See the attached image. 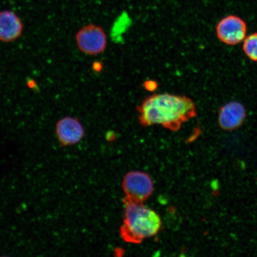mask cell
Listing matches in <instances>:
<instances>
[{"mask_svg":"<svg viewBox=\"0 0 257 257\" xmlns=\"http://www.w3.org/2000/svg\"><path fill=\"white\" fill-rule=\"evenodd\" d=\"M123 188L126 200L143 202L152 195L153 180L147 173L141 171L128 173L123 182Z\"/></svg>","mask_w":257,"mask_h":257,"instance_id":"4","label":"cell"},{"mask_svg":"<svg viewBox=\"0 0 257 257\" xmlns=\"http://www.w3.org/2000/svg\"><path fill=\"white\" fill-rule=\"evenodd\" d=\"M246 116V109L242 104L237 101H230L220 108L218 124L224 131L235 130L243 123Z\"/></svg>","mask_w":257,"mask_h":257,"instance_id":"7","label":"cell"},{"mask_svg":"<svg viewBox=\"0 0 257 257\" xmlns=\"http://www.w3.org/2000/svg\"><path fill=\"white\" fill-rule=\"evenodd\" d=\"M55 134L61 146L69 147L81 141L85 136V130L78 118L67 115L57 121Z\"/></svg>","mask_w":257,"mask_h":257,"instance_id":"6","label":"cell"},{"mask_svg":"<svg viewBox=\"0 0 257 257\" xmlns=\"http://www.w3.org/2000/svg\"><path fill=\"white\" fill-rule=\"evenodd\" d=\"M144 87L147 91L153 92L157 89L158 85H157V83L154 81V80H147V81L145 82L144 83Z\"/></svg>","mask_w":257,"mask_h":257,"instance_id":"10","label":"cell"},{"mask_svg":"<svg viewBox=\"0 0 257 257\" xmlns=\"http://www.w3.org/2000/svg\"><path fill=\"white\" fill-rule=\"evenodd\" d=\"M120 233L124 240L138 243L156 235L162 227V220L155 211L143 202L126 200Z\"/></svg>","mask_w":257,"mask_h":257,"instance_id":"2","label":"cell"},{"mask_svg":"<svg viewBox=\"0 0 257 257\" xmlns=\"http://www.w3.org/2000/svg\"><path fill=\"white\" fill-rule=\"evenodd\" d=\"M137 111L143 126L160 125L172 131H178L183 124L197 115V108L191 98L169 93L144 99Z\"/></svg>","mask_w":257,"mask_h":257,"instance_id":"1","label":"cell"},{"mask_svg":"<svg viewBox=\"0 0 257 257\" xmlns=\"http://www.w3.org/2000/svg\"><path fill=\"white\" fill-rule=\"evenodd\" d=\"M76 43L78 49L83 54L95 56L105 50L107 37L105 32L100 26L88 24L77 32Z\"/></svg>","mask_w":257,"mask_h":257,"instance_id":"3","label":"cell"},{"mask_svg":"<svg viewBox=\"0 0 257 257\" xmlns=\"http://www.w3.org/2000/svg\"><path fill=\"white\" fill-rule=\"evenodd\" d=\"M24 24L20 18L14 12H0V42L11 43L22 37Z\"/></svg>","mask_w":257,"mask_h":257,"instance_id":"8","label":"cell"},{"mask_svg":"<svg viewBox=\"0 0 257 257\" xmlns=\"http://www.w3.org/2000/svg\"><path fill=\"white\" fill-rule=\"evenodd\" d=\"M243 50L250 60L257 62V33L250 35L245 38Z\"/></svg>","mask_w":257,"mask_h":257,"instance_id":"9","label":"cell"},{"mask_svg":"<svg viewBox=\"0 0 257 257\" xmlns=\"http://www.w3.org/2000/svg\"><path fill=\"white\" fill-rule=\"evenodd\" d=\"M246 30V24L242 19L230 15L221 19L218 24L216 34L222 43L229 46H235L245 40Z\"/></svg>","mask_w":257,"mask_h":257,"instance_id":"5","label":"cell"}]
</instances>
